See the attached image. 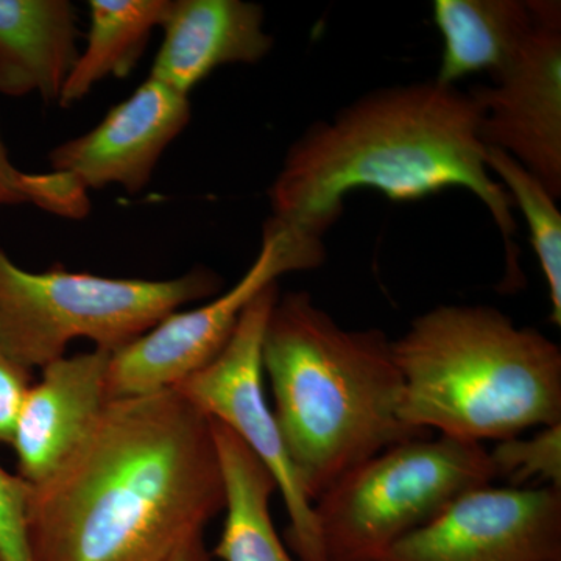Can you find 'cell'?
<instances>
[{
  "label": "cell",
  "mask_w": 561,
  "mask_h": 561,
  "mask_svg": "<svg viewBox=\"0 0 561 561\" xmlns=\"http://www.w3.org/2000/svg\"><path fill=\"white\" fill-rule=\"evenodd\" d=\"M18 205H33L70 220L84 219L91 210L88 191L69 175L25 173L14 168L0 136V208Z\"/></svg>",
  "instance_id": "obj_19"
},
{
  "label": "cell",
  "mask_w": 561,
  "mask_h": 561,
  "mask_svg": "<svg viewBox=\"0 0 561 561\" xmlns=\"http://www.w3.org/2000/svg\"><path fill=\"white\" fill-rule=\"evenodd\" d=\"M173 561H213V553L206 548L205 537H203L191 542Z\"/></svg>",
  "instance_id": "obj_23"
},
{
  "label": "cell",
  "mask_w": 561,
  "mask_h": 561,
  "mask_svg": "<svg viewBox=\"0 0 561 561\" xmlns=\"http://www.w3.org/2000/svg\"><path fill=\"white\" fill-rule=\"evenodd\" d=\"M32 383V370L21 367L0 350V445L11 446L18 413Z\"/></svg>",
  "instance_id": "obj_22"
},
{
  "label": "cell",
  "mask_w": 561,
  "mask_h": 561,
  "mask_svg": "<svg viewBox=\"0 0 561 561\" xmlns=\"http://www.w3.org/2000/svg\"><path fill=\"white\" fill-rule=\"evenodd\" d=\"M490 459L497 479H507L513 489H529L527 483L561 490V423L540 427L529 438L497 442Z\"/></svg>",
  "instance_id": "obj_20"
},
{
  "label": "cell",
  "mask_w": 561,
  "mask_h": 561,
  "mask_svg": "<svg viewBox=\"0 0 561 561\" xmlns=\"http://www.w3.org/2000/svg\"><path fill=\"white\" fill-rule=\"evenodd\" d=\"M278 295V283L257 295L243 311L234 334L219 356L173 389L209 419L230 427L271 471L289 515L287 545L297 559L327 561L313 502L302 490L265 400L262 339Z\"/></svg>",
  "instance_id": "obj_7"
},
{
  "label": "cell",
  "mask_w": 561,
  "mask_h": 561,
  "mask_svg": "<svg viewBox=\"0 0 561 561\" xmlns=\"http://www.w3.org/2000/svg\"><path fill=\"white\" fill-rule=\"evenodd\" d=\"M311 271L278 232L264 227L256 260L230 290L191 309L173 312L135 342L111 354L106 393L114 398L154 393L179 386L216 359L230 342L243 311L280 276Z\"/></svg>",
  "instance_id": "obj_8"
},
{
  "label": "cell",
  "mask_w": 561,
  "mask_h": 561,
  "mask_svg": "<svg viewBox=\"0 0 561 561\" xmlns=\"http://www.w3.org/2000/svg\"><path fill=\"white\" fill-rule=\"evenodd\" d=\"M151 79L191 95L214 70L256 65L273 49L264 10L243 0H169Z\"/></svg>",
  "instance_id": "obj_13"
},
{
  "label": "cell",
  "mask_w": 561,
  "mask_h": 561,
  "mask_svg": "<svg viewBox=\"0 0 561 561\" xmlns=\"http://www.w3.org/2000/svg\"><path fill=\"white\" fill-rule=\"evenodd\" d=\"M432 11L443 43L435 77L442 84L479 72L500 76L537 25L523 0H435Z\"/></svg>",
  "instance_id": "obj_15"
},
{
  "label": "cell",
  "mask_w": 561,
  "mask_h": 561,
  "mask_svg": "<svg viewBox=\"0 0 561 561\" xmlns=\"http://www.w3.org/2000/svg\"><path fill=\"white\" fill-rule=\"evenodd\" d=\"M191 116L190 95L149 77L92 130L55 147L50 171L69 175L84 191L121 186L138 194Z\"/></svg>",
  "instance_id": "obj_11"
},
{
  "label": "cell",
  "mask_w": 561,
  "mask_h": 561,
  "mask_svg": "<svg viewBox=\"0 0 561 561\" xmlns=\"http://www.w3.org/2000/svg\"><path fill=\"white\" fill-rule=\"evenodd\" d=\"M224 280L208 267L173 279H125L51 267L28 272L0 250V350L33 370L66 356L69 343L124 348L190 302L216 297Z\"/></svg>",
  "instance_id": "obj_5"
},
{
  "label": "cell",
  "mask_w": 561,
  "mask_h": 561,
  "mask_svg": "<svg viewBox=\"0 0 561 561\" xmlns=\"http://www.w3.org/2000/svg\"><path fill=\"white\" fill-rule=\"evenodd\" d=\"M0 561H5V560H3V557H2V556H0Z\"/></svg>",
  "instance_id": "obj_24"
},
{
  "label": "cell",
  "mask_w": 561,
  "mask_h": 561,
  "mask_svg": "<svg viewBox=\"0 0 561 561\" xmlns=\"http://www.w3.org/2000/svg\"><path fill=\"white\" fill-rule=\"evenodd\" d=\"M31 483L0 467V556L5 561H31L25 538Z\"/></svg>",
  "instance_id": "obj_21"
},
{
  "label": "cell",
  "mask_w": 561,
  "mask_h": 561,
  "mask_svg": "<svg viewBox=\"0 0 561 561\" xmlns=\"http://www.w3.org/2000/svg\"><path fill=\"white\" fill-rule=\"evenodd\" d=\"M534 32L491 87L472 88L481 139L518 161L561 197V7L531 0Z\"/></svg>",
  "instance_id": "obj_9"
},
{
  "label": "cell",
  "mask_w": 561,
  "mask_h": 561,
  "mask_svg": "<svg viewBox=\"0 0 561 561\" xmlns=\"http://www.w3.org/2000/svg\"><path fill=\"white\" fill-rule=\"evenodd\" d=\"M69 0H0V92L60 101L80 50Z\"/></svg>",
  "instance_id": "obj_14"
},
{
  "label": "cell",
  "mask_w": 561,
  "mask_h": 561,
  "mask_svg": "<svg viewBox=\"0 0 561 561\" xmlns=\"http://www.w3.org/2000/svg\"><path fill=\"white\" fill-rule=\"evenodd\" d=\"M379 561H561V490H472Z\"/></svg>",
  "instance_id": "obj_10"
},
{
  "label": "cell",
  "mask_w": 561,
  "mask_h": 561,
  "mask_svg": "<svg viewBox=\"0 0 561 561\" xmlns=\"http://www.w3.org/2000/svg\"><path fill=\"white\" fill-rule=\"evenodd\" d=\"M225 511L213 420L175 389L114 398L31 485V561H173Z\"/></svg>",
  "instance_id": "obj_1"
},
{
  "label": "cell",
  "mask_w": 561,
  "mask_h": 561,
  "mask_svg": "<svg viewBox=\"0 0 561 561\" xmlns=\"http://www.w3.org/2000/svg\"><path fill=\"white\" fill-rule=\"evenodd\" d=\"M262 371L280 437L312 502L379 453L430 435L401 419L404 383L393 341L378 328L341 327L309 291L276 298Z\"/></svg>",
  "instance_id": "obj_3"
},
{
  "label": "cell",
  "mask_w": 561,
  "mask_h": 561,
  "mask_svg": "<svg viewBox=\"0 0 561 561\" xmlns=\"http://www.w3.org/2000/svg\"><path fill=\"white\" fill-rule=\"evenodd\" d=\"M213 430L227 516L210 553L221 561H294L273 524L271 500L278 486L271 471L230 427L213 420Z\"/></svg>",
  "instance_id": "obj_16"
},
{
  "label": "cell",
  "mask_w": 561,
  "mask_h": 561,
  "mask_svg": "<svg viewBox=\"0 0 561 561\" xmlns=\"http://www.w3.org/2000/svg\"><path fill=\"white\" fill-rule=\"evenodd\" d=\"M496 481L482 443L438 435L398 443L313 502L327 561H379L454 501Z\"/></svg>",
  "instance_id": "obj_6"
},
{
  "label": "cell",
  "mask_w": 561,
  "mask_h": 561,
  "mask_svg": "<svg viewBox=\"0 0 561 561\" xmlns=\"http://www.w3.org/2000/svg\"><path fill=\"white\" fill-rule=\"evenodd\" d=\"M481 117L471 91L435 80L362 95L291 144L268 190L265 227L317 268L324 260L323 236L351 192L415 202L463 187L489 209L504 242L507 275L518 278L513 202L486 168Z\"/></svg>",
  "instance_id": "obj_2"
},
{
  "label": "cell",
  "mask_w": 561,
  "mask_h": 561,
  "mask_svg": "<svg viewBox=\"0 0 561 561\" xmlns=\"http://www.w3.org/2000/svg\"><path fill=\"white\" fill-rule=\"evenodd\" d=\"M486 168L511 195L529 227L530 242L545 273L551 320L561 324V214L551 192L507 153L486 147Z\"/></svg>",
  "instance_id": "obj_18"
},
{
  "label": "cell",
  "mask_w": 561,
  "mask_h": 561,
  "mask_svg": "<svg viewBox=\"0 0 561 561\" xmlns=\"http://www.w3.org/2000/svg\"><path fill=\"white\" fill-rule=\"evenodd\" d=\"M110 351L94 348L65 356L43 368L18 413L11 446L18 476L35 485L57 470L108 404Z\"/></svg>",
  "instance_id": "obj_12"
},
{
  "label": "cell",
  "mask_w": 561,
  "mask_h": 561,
  "mask_svg": "<svg viewBox=\"0 0 561 561\" xmlns=\"http://www.w3.org/2000/svg\"><path fill=\"white\" fill-rule=\"evenodd\" d=\"M168 7L169 0H91L87 46L62 87L60 106L83 101L110 77L130 76Z\"/></svg>",
  "instance_id": "obj_17"
},
{
  "label": "cell",
  "mask_w": 561,
  "mask_h": 561,
  "mask_svg": "<svg viewBox=\"0 0 561 561\" xmlns=\"http://www.w3.org/2000/svg\"><path fill=\"white\" fill-rule=\"evenodd\" d=\"M412 430L482 443L561 423V350L485 305H442L393 341Z\"/></svg>",
  "instance_id": "obj_4"
}]
</instances>
